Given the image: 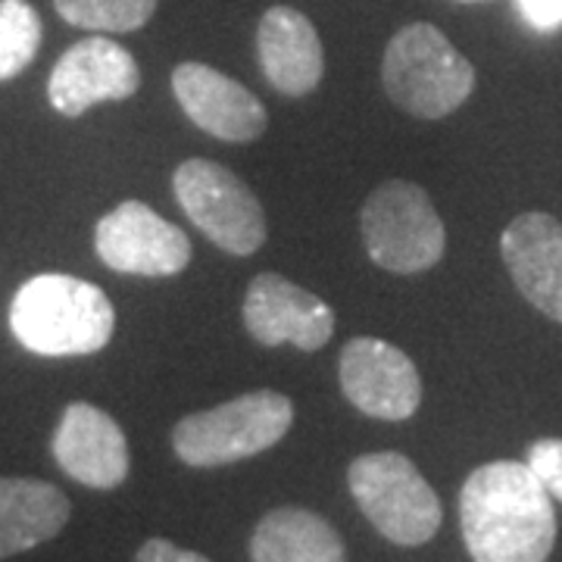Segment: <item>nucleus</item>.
Masks as SVG:
<instances>
[{"label": "nucleus", "mask_w": 562, "mask_h": 562, "mask_svg": "<svg viewBox=\"0 0 562 562\" xmlns=\"http://www.w3.org/2000/svg\"><path fill=\"white\" fill-rule=\"evenodd\" d=\"M528 469L538 475L550 497L562 501V438H541L528 447Z\"/></svg>", "instance_id": "nucleus-20"}, {"label": "nucleus", "mask_w": 562, "mask_h": 562, "mask_svg": "<svg viewBox=\"0 0 562 562\" xmlns=\"http://www.w3.org/2000/svg\"><path fill=\"white\" fill-rule=\"evenodd\" d=\"M172 94L184 116L201 132L228 144L257 140L269 125L262 101L241 81L222 76L206 63H181L172 72Z\"/></svg>", "instance_id": "nucleus-12"}, {"label": "nucleus", "mask_w": 562, "mask_h": 562, "mask_svg": "<svg viewBox=\"0 0 562 562\" xmlns=\"http://www.w3.org/2000/svg\"><path fill=\"white\" fill-rule=\"evenodd\" d=\"M250 557L254 562H347L341 535L301 506H281L262 516Z\"/></svg>", "instance_id": "nucleus-17"}, {"label": "nucleus", "mask_w": 562, "mask_h": 562, "mask_svg": "<svg viewBox=\"0 0 562 562\" xmlns=\"http://www.w3.org/2000/svg\"><path fill=\"white\" fill-rule=\"evenodd\" d=\"M140 69L135 57L116 41L85 38L63 54L50 81L47 98L63 116H81L103 101H125L138 91Z\"/></svg>", "instance_id": "nucleus-11"}, {"label": "nucleus", "mask_w": 562, "mask_h": 562, "mask_svg": "<svg viewBox=\"0 0 562 562\" xmlns=\"http://www.w3.org/2000/svg\"><path fill=\"white\" fill-rule=\"evenodd\" d=\"M41 47V16L29 0H0V81L20 76Z\"/></svg>", "instance_id": "nucleus-18"}, {"label": "nucleus", "mask_w": 562, "mask_h": 562, "mask_svg": "<svg viewBox=\"0 0 562 562\" xmlns=\"http://www.w3.org/2000/svg\"><path fill=\"white\" fill-rule=\"evenodd\" d=\"M94 250L106 269L144 279L179 276L191 262L188 235L140 201L120 203L98 222Z\"/></svg>", "instance_id": "nucleus-8"}, {"label": "nucleus", "mask_w": 562, "mask_h": 562, "mask_svg": "<svg viewBox=\"0 0 562 562\" xmlns=\"http://www.w3.org/2000/svg\"><path fill=\"white\" fill-rule=\"evenodd\" d=\"M350 494L391 543L419 547L441 528V501L403 453H366L350 462Z\"/></svg>", "instance_id": "nucleus-6"}, {"label": "nucleus", "mask_w": 562, "mask_h": 562, "mask_svg": "<svg viewBox=\"0 0 562 562\" xmlns=\"http://www.w3.org/2000/svg\"><path fill=\"white\" fill-rule=\"evenodd\" d=\"M460 3H482V0H460Z\"/></svg>", "instance_id": "nucleus-23"}, {"label": "nucleus", "mask_w": 562, "mask_h": 562, "mask_svg": "<svg viewBox=\"0 0 562 562\" xmlns=\"http://www.w3.org/2000/svg\"><path fill=\"white\" fill-rule=\"evenodd\" d=\"M460 525L475 562H547L557 543L553 503L528 462L475 469L460 491Z\"/></svg>", "instance_id": "nucleus-1"}, {"label": "nucleus", "mask_w": 562, "mask_h": 562, "mask_svg": "<svg viewBox=\"0 0 562 562\" xmlns=\"http://www.w3.org/2000/svg\"><path fill=\"white\" fill-rule=\"evenodd\" d=\"M10 328L16 341L38 357H88L110 344L116 310L98 284L47 272L16 291Z\"/></svg>", "instance_id": "nucleus-2"}, {"label": "nucleus", "mask_w": 562, "mask_h": 562, "mask_svg": "<svg viewBox=\"0 0 562 562\" xmlns=\"http://www.w3.org/2000/svg\"><path fill=\"white\" fill-rule=\"evenodd\" d=\"M501 257L525 301L562 325V222L522 213L506 225Z\"/></svg>", "instance_id": "nucleus-14"}, {"label": "nucleus", "mask_w": 562, "mask_h": 562, "mask_svg": "<svg viewBox=\"0 0 562 562\" xmlns=\"http://www.w3.org/2000/svg\"><path fill=\"white\" fill-rule=\"evenodd\" d=\"M69 25L88 32H138L157 10V0H54Z\"/></svg>", "instance_id": "nucleus-19"}, {"label": "nucleus", "mask_w": 562, "mask_h": 562, "mask_svg": "<svg viewBox=\"0 0 562 562\" xmlns=\"http://www.w3.org/2000/svg\"><path fill=\"white\" fill-rule=\"evenodd\" d=\"M522 16L538 32H553L562 25V0H516Z\"/></svg>", "instance_id": "nucleus-21"}, {"label": "nucleus", "mask_w": 562, "mask_h": 562, "mask_svg": "<svg viewBox=\"0 0 562 562\" xmlns=\"http://www.w3.org/2000/svg\"><path fill=\"white\" fill-rule=\"evenodd\" d=\"M257 54L266 81L284 98L310 94L325 76L319 32L294 7H272L262 13Z\"/></svg>", "instance_id": "nucleus-15"}, {"label": "nucleus", "mask_w": 562, "mask_h": 562, "mask_svg": "<svg viewBox=\"0 0 562 562\" xmlns=\"http://www.w3.org/2000/svg\"><path fill=\"white\" fill-rule=\"evenodd\" d=\"M347 401L372 419H409L422 403V379L416 362L394 344L379 338H353L338 362Z\"/></svg>", "instance_id": "nucleus-9"}, {"label": "nucleus", "mask_w": 562, "mask_h": 562, "mask_svg": "<svg viewBox=\"0 0 562 562\" xmlns=\"http://www.w3.org/2000/svg\"><path fill=\"white\" fill-rule=\"evenodd\" d=\"M135 562H210L201 553H194V550H181L172 541H162V538H154V541H147L138 550V557Z\"/></svg>", "instance_id": "nucleus-22"}, {"label": "nucleus", "mask_w": 562, "mask_h": 562, "mask_svg": "<svg viewBox=\"0 0 562 562\" xmlns=\"http://www.w3.org/2000/svg\"><path fill=\"white\" fill-rule=\"evenodd\" d=\"M244 328L262 347L294 344L303 353H316L335 335L331 306L276 272H262L244 294Z\"/></svg>", "instance_id": "nucleus-10"}, {"label": "nucleus", "mask_w": 562, "mask_h": 562, "mask_svg": "<svg viewBox=\"0 0 562 562\" xmlns=\"http://www.w3.org/2000/svg\"><path fill=\"white\" fill-rule=\"evenodd\" d=\"M54 460L85 487L110 491L128 479V443L110 413L69 403L54 435Z\"/></svg>", "instance_id": "nucleus-13"}, {"label": "nucleus", "mask_w": 562, "mask_h": 562, "mask_svg": "<svg viewBox=\"0 0 562 562\" xmlns=\"http://www.w3.org/2000/svg\"><path fill=\"white\" fill-rule=\"evenodd\" d=\"M382 85L391 103L419 120L457 113L475 91V66L447 41L438 25L413 22L387 41Z\"/></svg>", "instance_id": "nucleus-3"}, {"label": "nucleus", "mask_w": 562, "mask_h": 562, "mask_svg": "<svg viewBox=\"0 0 562 562\" xmlns=\"http://www.w3.org/2000/svg\"><path fill=\"white\" fill-rule=\"evenodd\" d=\"M294 422V403L279 391H250L213 409L191 413L172 428L181 462L213 469L257 457L276 447Z\"/></svg>", "instance_id": "nucleus-4"}, {"label": "nucleus", "mask_w": 562, "mask_h": 562, "mask_svg": "<svg viewBox=\"0 0 562 562\" xmlns=\"http://www.w3.org/2000/svg\"><path fill=\"white\" fill-rule=\"evenodd\" d=\"M362 247L369 260L394 276H416L441 262L447 228L428 198L413 181L391 179L379 184L360 213Z\"/></svg>", "instance_id": "nucleus-5"}, {"label": "nucleus", "mask_w": 562, "mask_h": 562, "mask_svg": "<svg viewBox=\"0 0 562 562\" xmlns=\"http://www.w3.org/2000/svg\"><path fill=\"white\" fill-rule=\"evenodd\" d=\"M69 522L60 487L38 479H0V560L57 538Z\"/></svg>", "instance_id": "nucleus-16"}, {"label": "nucleus", "mask_w": 562, "mask_h": 562, "mask_svg": "<svg viewBox=\"0 0 562 562\" xmlns=\"http://www.w3.org/2000/svg\"><path fill=\"white\" fill-rule=\"evenodd\" d=\"M184 216L232 257H250L266 241V213L257 194L232 169L213 160H184L172 176Z\"/></svg>", "instance_id": "nucleus-7"}]
</instances>
